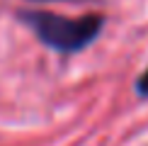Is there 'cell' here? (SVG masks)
<instances>
[{"label":"cell","mask_w":148,"mask_h":146,"mask_svg":"<svg viewBox=\"0 0 148 146\" xmlns=\"http://www.w3.org/2000/svg\"><path fill=\"white\" fill-rule=\"evenodd\" d=\"M17 17L36 34V39L44 46L58 54H78L88 49L104 27L102 15H85L78 20H68L44 10H22L17 12Z\"/></svg>","instance_id":"6da1fadb"},{"label":"cell","mask_w":148,"mask_h":146,"mask_svg":"<svg viewBox=\"0 0 148 146\" xmlns=\"http://www.w3.org/2000/svg\"><path fill=\"white\" fill-rule=\"evenodd\" d=\"M134 90H136L138 97H148V68L138 76V81L134 83Z\"/></svg>","instance_id":"7a4b0ae2"}]
</instances>
